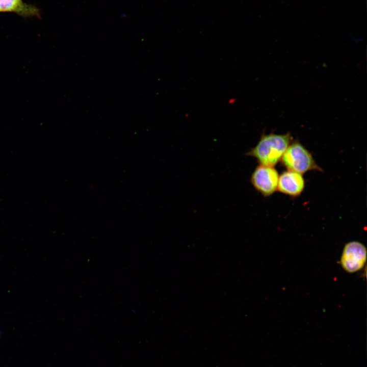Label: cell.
Masks as SVG:
<instances>
[{"instance_id": "1", "label": "cell", "mask_w": 367, "mask_h": 367, "mask_svg": "<svg viewBox=\"0 0 367 367\" xmlns=\"http://www.w3.org/2000/svg\"><path fill=\"white\" fill-rule=\"evenodd\" d=\"M292 140L289 133L283 135L273 133L262 135L256 145L246 155L256 159L260 165L274 167L281 160Z\"/></svg>"}, {"instance_id": "2", "label": "cell", "mask_w": 367, "mask_h": 367, "mask_svg": "<svg viewBox=\"0 0 367 367\" xmlns=\"http://www.w3.org/2000/svg\"><path fill=\"white\" fill-rule=\"evenodd\" d=\"M281 161L288 170L301 174L311 170L322 171L309 151L298 142L289 145Z\"/></svg>"}, {"instance_id": "3", "label": "cell", "mask_w": 367, "mask_h": 367, "mask_svg": "<svg viewBox=\"0 0 367 367\" xmlns=\"http://www.w3.org/2000/svg\"><path fill=\"white\" fill-rule=\"evenodd\" d=\"M278 179V173L273 167L259 164L252 173L250 181L257 191L268 197L277 190Z\"/></svg>"}, {"instance_id": "4", "label": "cell", "mask_w": 367, "mask_h": 367, "mask_svg": "<svg viewBox=\"0 0 367 367\" xmlns=\"http://www.w3.org/2000/svg\"><path fill=\"white\" fill-rule=\"evenodd\" d=\"M366 249L361 243L351 241L346 244L343 250L340 264L348 273L356 272L361 269L366 260Z\"/></svg>"}, {"instance_id": "5", "label": "cell", "mask_w": 367, "mask_h": 367, "mask_svg": "<svg viewBox=\"0 0 367 367\" xmlns=\"http://www.w3.org/2000/svg\"><path fill=\"white\" fill-rule=\"evenodd\" d=\"M305 188V181L300 173L286 171L279 176L277 190L281 193L291 197L301 195Z\"/></svg>"}, {"instance_id": "6", "label": "cell", "mask_w": 367, "mask_h": 367, "mask_svg": "<svg viewBox=\"0 0 367 367\" xmlns=\"http://www.w3.org/2000/svg\"><path fill=\"white\" fill-rule=\"evenodd\" d=\"M6 12L14 13L24 18H41L40 9L22 0H0V13Z\"/></svg>"}]
</instances>
